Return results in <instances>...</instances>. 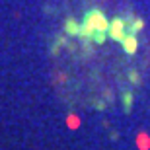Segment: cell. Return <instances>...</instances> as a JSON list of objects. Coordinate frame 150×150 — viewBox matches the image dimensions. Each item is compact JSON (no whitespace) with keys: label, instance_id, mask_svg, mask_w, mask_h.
<instances>
[{"label":"cell","instance_id":"6da1fadb","mask_svg":"<svg viewBox=\"0 0 150 150\" xmlns=\"http://www.w3.org/2000/svg\"><path fill=\"white\" fill-rule=\"evenodd\" d=\"M127 33H129V29H127V20L125 18H113L109 22V28H107V37L109 39L121 43Z\"/></svg>","mask_w":150,"mask_h":150},{"label":"cell","instance_id":"7a4b0ae2","mask_svg":"<svg viewBox=\"0 0 150 150\" xmlns=\"http://www.w3.org/2000/svg\"><path fill=\"white\" fill-rule=\"evenodd\" d=\"M121 45H123V51H125L127 55H134L137 49H139V39H137L134 33H127L125 39L121 41Z\"/></svg>","mask_w":150,"mask_h":150},{"label":"cell","instance_id":"3957f363","mask_svg":"<svg viewBox=\"0 0 150 150\" xmlns=\"http://www.w3.org/2000/svg\"><path fill=\"white\" fill-rule=\"evenodd\" d=\"M125 20H127V29L129 33H139V31H142L144 29V22L140 20V18H131V16H125Z\"/></svg>","mask_w":150,"mask_h":150},{"label":"cell","instance_id":"277c9868","mask_svg":"<svg viewBox=\"0 0 150 150\" xmlns=\"http://www.w3.org/2000/svg\"><path fill=\"white\" fill-rule=\"evenodd\" d=\"M80 29H82V22H76V20H67L64 22V31L72 37H80Z\"/></svg>","mask_w":150,"mask_h":150},{"label":"cell","instance_id":"5b68a950","mask_svg":"<svg viewBox=\"0 0 150 150\" xmlns=\"http://www.w3.org/2000/svg\"><path fill=\"white\" fill-rule=\"evenodd\" d=\"M123 107H125V111H131V107H133V94L131 92H125L123 94Z\"/></svg>","mask_w":150,"mask_h":150},{"label":"cell","instance_id":"8992f818","mask_svg":"<svg viewBox=\"0 0 150 150\" xmlns=\"http://www.w3.org/2000/svg\"><path fill=\"white\" fill-rule=\"evenodd\" d=\"M129 80H131L133 84H140V76H139V72L131 70V72H129Z\"/></svg>","mask_w":150,"mask_h":150}]
</instances>
